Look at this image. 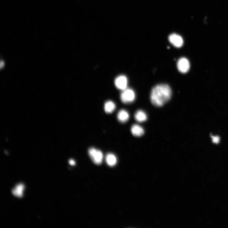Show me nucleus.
Masks as SVG:
<instances>
[{
	"label": "nucleus",
	"instance_id": "7ed1b4c3",
	"mask_svg": "<svg viewBox=\"0 0 228 228\" xmlns=\"http://www.w3.org/2000/svg\"><path fill=\"white\" fill-rule=\"evenodd\" d=\"M135 93L134 90L130 88H127L123 90L121 94V101L125 104H128L134 102L135 99Z\"/></svg>",
	"mask_w": 228,
	"mask_h": 228
},
{
	"label": "nucleus",
	"instance_id": "9d476101",
	"mask_svg": "<svg viewBox=\"0 0 228 228\" xmlns=\"http://www.w3.org/2000/svg\"><path fill=\"white\" fill-rule=\"evenodd\" d=\"M135 118L137 121L142 122L146 121L147 116L145 112L142 110H139L135 113Z\"/></svg>",
	"mask_w": 228,
	"mask_h": 228
},
{
	"label": "nucleus",
	"instance_id": "9b49d317",
	"mask_svg": "<svg viewBox=\"0 0 228 228\" xmlns=\"http://www.w3.org/2000/svg\"><path fill=\"white\" fill-rule=\"evenodd\" d=\"M106 160L107 164L111 167L116 165L117 162L116 156L111 153H109L107 155Z\"/></svg>",
	"mask_w": 228,
	"mask_h": 228
},
{
	"label": "nucleus",
	"instance_id": "f257e3e1",
	"mask_svg": "<svg viewBox=\"0 0 228 228\" xmlns=\"http://www.w3.org/2000/svg\"><path fill=\"white\" fill-rule=\"evenodd\" d=\"M172 91L167 84L157 85L152 90L150 95L151 102L154 106L161 107L170 99Z\"/></svg>",
	"mask_w": 228,
	"mask_h": 228
},
{
	"label": "nucleus",
	"instance_id": "1a4fd4ad",
	"mask_svg": "<svg viewBox=\"0 0 228 228\" xmlns=\"http://www.w3.org/2000/svg\"><path fill=\"white\" fill-rule=\"evenodd\" d=\"M117 118L120 122L125 123L128 120L129 118V115L128 112L126 110H121L118 112Z\"/></svg>",
	"mask_w": 228,
	"mask_h": 228
},
{
	"label": "nucleus",
	"instance_id": "6e6552de",
	"mask_svg": "<svg viewBox=\"0 0 228 228\" xmlns=\"http://www.w3.org/2000/svg\"><path fill=\"white\" fill-rule=\"evenodd\" d=\"M25 187L22 183L18 184L16 186L15 188L12 190L13 195L19 198H21L23 196V192Z\"/></svg>",
	"mask_w": 228,
	"mask_h": 228
},
{
	"label": "nucleus",
	"instance_id": "f03ea898",
	"mask_svg": "<svg viewBox=\"0 0 228 228\" xmlns=\"http://www.w3.org/2000/svg\"><path fill=\"white\" fill-rule=\"evenodd\" d=\"M89 155L92 161L97 165L101 164L103 159L102 152L99 150L94 148H91L88 150Z\"/></svg>",
	"mask_w": 228,
	"mask_h": 228
},
{
	"label": "nucleus",
	"instance_id": "423d86ee",
	"mask_svg": "<svg viewBox=\"0 0 228 228\" xmlns=\"http://www.w3.org/2000/svg\"><path fill=\"white\" fill-rule=\"evenodd\" d=\"M169 40L171 44L177 48L181 47L183 44L182 38L180 36L176 34L170 35L169 36Z\"/></svg>",
	"mask_w": 228,
	"mask_h": 228
},
{
	"label": "nucleus",
	"instance_id": "0eeeda50",
	"mask_svg": "<svg viewBox=\"0 0 228 228\" xmlns=\"http://www.w3.org/2000/svg\"><path fill=\"white\" fill-rule=\"evenodd\" d=\"M131 132L133 135L136 137H141L144 134V129L137 124L132 126L131 128Z\"/></svg>",
	"mask_w": 228,
	"mask_h": 228
},
{
	"label": "nucleus",
	"instance_id": "39448f33",
	"mask_svg": "<svg viewBox=\"0 0 228 228\" xmlns=\"http://www.w3.org/2000/svg\"><path fill=\"white\" fill-rule=\"evenodd\" d=\"M115 83L118 89L123 91L127 88V79L126 76L124 75H120L116 79Z\"/></svg>",
	"mask_w": 228,
	"mask_h": 228
},
{
	"label": "nucleus",
	"instance_id": "4468645a",
	"mask_svg": "<svg viewBox=\"0 0 228 228\" xmlns=\"http://www.w3.org/2000/svg\"><path fill=\"white\" fill-rule=\"evenodd\" d=\"M5 65V63L3 61H1V64H0V67H1V68L2 69V68Z\"/></svg>",
	"mask_w": 228,
	"mask_h": 228
},
{
	"label": "nucleus",
	"instance_id": "ddd939ff",
	"mask_svg": "<svg viewBox=\"0 0 228 228\" xmlns=\"http://www.w3.org/2000/svg\"><path fill=\"white\" fill-rule=\"evenodd\" d=\"M69 164L71 165H74L76 163L75 161L73 159H71L69 161Z\"/></svg>",
	"mask_w": 228,
	"mask_h": 228
},
{
	"label": "nucleus",
	"instance_id": "20e7f679",
	"mask_svg": "<svg viewBox=\"0 0 228 228\" xmlns=\"http://www.w3.org/2000/svg\"><path fill=\"white\" fill-rule=\"evenodd\" d=\"M177 67L180 72L182 73H186L189 69L190 63L187 59L182 58L178 60L177 63Z\"/></svg>",
	"mask_w": 228,
	"mask_h": 228
},
{
	"label": "nucleus",
	"instance_id": "f8f14e48",
	"mask_svg": "<svg viewBox=\"0 0 228 228\" xmlns=\"http://www.w3.org/2000/svg\"><path fill=\"white\" fill-rule=\"evenodd\" d=\"M116 105L115 103L111 101H108L106 102L104 105V110L107 113H112L116 109Z\"/></svg>",
	"mask_w": 228,
	"mask_h": 228
}]
</instances>
